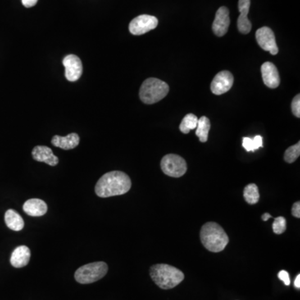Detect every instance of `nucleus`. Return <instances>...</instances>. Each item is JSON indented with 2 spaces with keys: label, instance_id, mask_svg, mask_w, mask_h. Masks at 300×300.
Masks as SVG:
<instances>
[{
  "label": "nucleus",
  "instance_id": "30",
  "mask_svg": "<svg viewBox=\"0 0 300 300\" xmlns=\"http://www.w3.org/2000/svg\"><path fill=\"white\" fill-rule=\"evenodd\" d=\"M270 218H272V215H269V213H265L262 215V219L264 221H267Z\"/></svg>",
  "mask_w": 300,
  "mask_h": 300
},
{
  "label": "nucleus",
  "instance_id": "12",
  "mask_svg": "<svg viewBox=\"0 0 300 300\" xmlns=\"http://www.w3.org/2000/svg\"><path fill=\"white\" fill-rule=\"evenodd\" d=\"M263 81L267 87L276 88L280 83L279 71L276 66L271 62H265L261 66Z\"/></svg>",
  "mask_w": 300,
  "mask_h": 300
},
{
  "label": "nucleus",
  "instance_id": "24",
  "mask_svg": "<svg viewBox=\"0 0 300 300\" xmlns=\"http://www.w3.org/2000/svg\"><path fill=\"white\" fill-rule=\"evenodd\" d=\"M273 230L276 234H281L286 230V219L283 217H278L274 219L273 223Z\"/></svg>",
  "mask_w": 300,
  "mask_h": 300
},
{
  "label": "nucleus",
  "instance_id": "8",
  "mask_svg": "<svg viewBox=\"0 0 300 300\" xmlns=\"http://www.w3.org/2000/svg\"><path fill=\"white\" fill-rule=\"evenodd\" d=\"M255 37L259 45L265 51H268L273 55H277L279 53V48L275 40V35L270 28L262 27L258 29L255 33Z\"/></svg>",
  "mask_w": 300,
  "mask_h": 300
},
{
  "label": "nucleus",
  "instance_id": "13",
  "mask_svg": "<svg viewBox=\"0 0 300 300\" xmlns=\"http://www.w3.org/2000/svg\"><path fill=\"white\" fill-rule=\"evenodd\" d=\"M250 0H239L238 1V10L240 15L238 17L237 26L238 31L243 34H247L252 29V24L248 19V14L249 12Z\"/></svg>",
  "mask_w": 300,
  "mask_h": 300
},
{
  "label": "nucleus",
  "instance_id": "23",
  "mask_svg": "<svg viewBox=\"0 0 300 300\" xmlns=\"http://www.w3.org/2000/svg\"><path fill=\"white\" fill-rule=\"evenodd\" d=\"M300 155V142L287 148L284 154V160L288 164L294 162Z\"/></svg>",
  "mask_w": 300,
  "mask_h": 300
},
{
  "label": "nucleus",
  "instance_id": "18",
  "mask_svg": "<svg viewBox=\"0 0 300 300\" xmlns=\"http://www.w3.org/2000/svg\"><path fill=\"white\" fill-rule=\"evenodd\" d=\"M5 221L8 228L12 229L14 231H20L24 229V219L15 210H9L6 211Z\"/></svg>",
  "mask_w": 300,
  "mask_h": 300
},
{
  "label": "nucleus",
  "instance_id": "25",
  "mask_svg": "<svg viewBox=\"0 0 300 300\" xmlns=\"http://www.w3.org/2000/svg\"><path fill=\"white\" fill-rule=\"evenodd\" d=\"M291 109H292V112H293V115L297 117V118H300V95L297 94V95L293 98L292 104H291Z\"/></svg>",
  "mask_w": 300,
  "mask_h": 300
},
{
  "label": "nucleus",
  "instance_id": "14",
  "mask_svg": "<svg viewBox=\"0 0 300 300\" xmlns=\"http://www.w3.org/2000/svg\"><path fill=\"white\" fill-rule=\"evenodd\" d=\"M33 160L38 162H43L50 165L56 166L59 164V158L55 156L52 149L47 146H35L32 151Z\"/></svg>",
  "mask_w": 300,
  "mask_h": 300
},
{
  "label": "nucleus",
  "instance_id": "27",
  "mask_svg": "<svg viewBox=\"0 0 300 300\" xmlns=\"http://www.w3.org/2000/svg\"><path fill=\"white\" fill-rule=\"evenodd\" d=\"M292 215L293 216L295 217V218H298L299 219L300 218V202L298 201V202L294 203L293 205V207H292Z\"/></svg>",
  "mask_w": 300,
  "mask_h": 300
},
{
  "label": "nucleus",
  "instance_id": "6",
  "mask_svg": "<svg viewBox=\"0 0 300 300\" xmlns=\"http://www.w3.org/2000/svg\"><path fill=\"white\" fill-rule=\"evenodd\" d=\"M161 169L168 176L179 178L184 175L187 171V164L181 156L169 154L161 160Z\"/></svg>",
  "mask_w": 300,
  "mask_h": 300
},
{
  "label": "nucleus",
  "instance_id": "10",
  "mask_svg": "<svg viewBox=\"0 0 300 300\" xmlns=\"http://www.w3.org/2000/svg\"><path fill=\"white\" fill-rule=\"evenodd\" d=\"M65 68V77L70 82H75L79 79L83 73L81 60L77 55H69L63 60Z\"/></svg>",
  "mask_w": 300,
  "mask_h": 300
},
{
  "label": "nucleus",
  "instance_id": "16",
  "mask_svg": "<svg viewBox=\"0 0 300 300\" xmlns=\"http://www.w3.org/2000/svg\"><path fill=\"white\" fill-rule=\"evenodd\" d=\"M23 210L29 216L39 217L45 215L48 206L43 200L30 198L23 205Z\"/></svg>",
  "mask_w": 300,
  "mask_h": 300
},
{
  "label": "nucleus",
  "instance_id": "26",
  "mask_svg": "<svg viewBox=\"0 0 300 300\" xmlns=\"http://www.w3.org/2000/svg\"><path fill=\"white\" fill-rule=\"evenodd\" d=\"M278 277L286 286L290 284V279H289V274H288V272L285 271V270H282V271L279 272Z\"/></svg>",
  "mask_w": 300,
  "mask_h": 300
},
{
  "label": "nucleus",
  "instance_id": "4",
  "mask_svg": "<svg viewBox=\"0 0 300 300\" xmlns=\"http://www.w3.org/2000/svg\"><path fill=\"white\" fill-rule=\"evenodd\" d=\"M168 83L155 78H149L142 83L139 90V97L146 105H153L160 102L169 93Z\"/></svg>",
  "mask_w": 300,
  "mask_h": 300
},
{
  "label": "nucleus",
  "instance_id": "2",
  "mask_svg": "<svg viewBox=\"0 0 300 300\" xmlns=\"http://www.w3.org/2000/svg\"><path fill=\"white\" fill-rule=\"evenodd\" d=\"M200 239L204 247L213 253L223 251L229 241V236L224 229L215 222H208L203 225Z\"/></svg>",
  "mask_w": 300,
  "mask_h": 300
},
{
  "label": "nucleus",
  "instance_id": "19",
  "mask_svg": "<svg viewBox=\"0 0 300 300\" xmlns=\"http://www.w3.org/2000/svg\"><path fill=\"white\" fill-rule=\"evenodd\" d=\"M210 127L211 124H210V119H208L207 117L202 116L198 119L195 134L199 138L200 142L202 143L207 142Z\"/></svg>",
  "mask_w": 300,
  "mask_h": 300
},
{
  "label": "nucleus",
  "instance_id": "7",
  "mask_svg": "<svg viewBox=\"0 0 300 300\" xmlns=\"http://www.w3.org/2000/svg\"><path fill=\"white\" fill-rule=\"evenodd\" d=\"M159 20L151 15H143L136 17L129 24V31L133 35H142L151 31L158 26Z\"/></svg>",
  "mask_w": 300,
  "mask_h": 300
},
{
  "label": "nucleus",
  "instance_id": "17",
  "mask_svg": "<svg viewBox=\"0 0 300 300\" xmlns=\"http://www.w3.org/2000/svg\"><path fill=\"white\" fill-rule=\"evenodd\" d=\"M51 143L55 147L62 148V149H73L79 145V136L75 133H69V135L65 136V137L55 135L53 137Z\"/></svg>",
  "mask_w": 300,
  "mask_h": 300
},
{
  "label": "nucleus",
  "instance_id": "15",
  "mask_svg": "<svg viewBox=\"0 0 300 300\" xmlns=\"http://www.w3.org/2000/svg\"><path fill=\"white\" fill-rule=\"evenodd\" d=\"M31 256L29 247L25 245L19 246L13 251L10 257V264L15 268H23L28 265Z\"/></svg>",
  "mask_w": 300,
  "mask_h": 300
},
{
  "label": "nucleus",
  "instance_id": "1",
  "mask_svg": "<svg viewBox=\"0 0 300 300\" xmlns=\"http://www.w3.org/2000/svg\"><path fill=\"white\" fill-rule=\"evenodd\" d=\"M131 185L130 178L124 172H109L96 183L95 193L100 198L123 195L130 190Z\"/></svg>",
  "mask_w": 300,
  "mask_h": 300
},
{
  "label": "nucleus",
  "instance_id": "9",
  "mask_svg": "<svg viewBox=\"0 0 300 300\" xmlns=\"http://www.w3.org/2000/svg\"><path fill=\"white\" fill-rule=\"evenodd\" d=\"M233 84V74L229 71H221L218 73L213 79L210 88L214 94L221 95L230 90Z\"/></svg>",
  "mask_w": 300,
  "mask_h": 300
},
{
  "label": "nucleus",
  "instance_id": "28",
  "mask_svg": "<svg viewBox=\"0 0 300 300\" xmlns=\"http://www.w3.org/2000/svg\"><path fill=\"white\" fill-rule=\"evenodd\" d=\"M38 0H22V4L24 7L31 8L37 4Z\"/></svg>",
  "mask_w": 300,
  "mask_h": 300
},
{
  "label": "nucleus",
  "instance_id": "3",
  "mask_svg": "<svg viewBox=\"0 0 300 300\" xmlns=\"http://www.w3.org/2000/svg\"><path fill=\"white\" fill-rule=\"evenodd\" d=\"M150 277L160 288L170 289L179 285L184 279L181 270L171 265L160 264L150 268Z\"/></svg>",
  "mask_w": 300,
  "mask_h": 300
},
{
  "label": "nucleus",
  "instance_id": "29",
  "mask_svg": "<svg viewBox=\"0 0 300 300\" xmlns=\"http://www.w3.org/2000/svg\"><path fill=\"white\" fill-rule=\"evenodd\" d=\"M294 285H295V287L297 288H300V274H298L297 277H296L295 281H294Z\"/></svg>",
  "mask_w": 300,
  "mask_h": 300
},
{
  "label": "nucleus",
  "instance_id": "22",
  "mask_svg": "<svg viewBox=\"0 0 300 300\" xmlns=\"http://www.w3.org/2000/svg\"><path fill=\"white\" fill-rule=\"evenodd\" d=\"M243 147L248 152H254L263 147V138L260 135L255 136L254 138H243Z\"/></svg>",
  "mask_w": 300,
  "mask_h": 300
},
{
  "label": "nucleus",
  "instance_id": "5",
  "mask_svg": "<svg viewBox=\"0 0 300 300\" xmlns=\"http://www.w3.org/2000/svg\"><path fill=\"white\" fill-rule=\"evenodd\" d=\"M108 269L109 267L106 263H91L77 269L74 274V278L78 283L82 284L94 283L106 275Z\"/></svg>",
  "mask_w": 300,
  "mask_h": 300
},
{
  "label": "nucleus",
  "instance_id": "20",
  "mask_svg": "<svg viewBox=\"0 0 300 300\" xmlns=\"http://www.w3.org/2000/svg\"><path fill=\"white\" fill-rule=\"evenodd\" d=\"M243 198L249 205H255L260 200V192L258 186L255 183H250L243 189Z\"/></svg>",
  "mask_w": 300,
  "mask_h": 300
},
{
  "label": "nucleus",
  "instance_id": "11",
  "mask_svg": "<svg viewBox=\"0 0 300 300\" xmlns=\"http://www.w3.org/2000/svg\"><path fill=\"white\" fill-rule=\"evenodd\" d=\"M230 24V19H229V11L226 7L219 8L217 10L215 15V21L213 23V31L215 35L218 37H222L225 35Z\"/></svg>",
  "mask_w": 300,
  "mask_h": 300
},
{
  "label": "nucleus",
  "instance_id": "21",
  "mask_svg": "<svg viewBox=\"0 0 300 300\" xmlns=\"http://www.w3.org/2000/svg\"><path fill=\"white\" fill-rule=\"evenodd\" d=\"M198 121V119L196 115L193 114H188L182 120L181 124L179 125V129L182 133L187 134L190 132V130L197 128Z\"/></svg>",
  "mask_w": 300,
  "mask_h": 300
}]
</instances>
